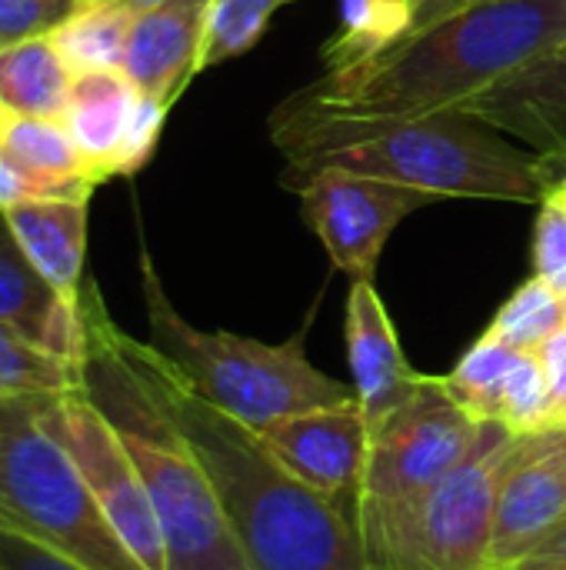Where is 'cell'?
<instances>
[{
	"instance_id": "6da1fadb",
	"label": "cell",
	"mask_w": 566,
	"mask_h": 570,
	"mask_svg": "<svg viewBox=\"0 0 566 570\" xmlns=\"http://www.w3.org/2000/svg\"><path fill=\"white\" fill-rule=\"evenodd\" d=\"M566 40V0H470L364 57L334 63L270 117L287 164L374 130L460 110Z\"/></svg>"
},
{
	"instance_id": "d6a6232c",
	"label": "cell",
	"mask_w": 566,
	"mask_h": 570,
	"mask_svg": "<svg viewBox=\"0 0 566 570\" xmlns=\"http://www.w3.org/2000/svg\"><path fill=\"white\" fill-rule=\"evenodd\" d=\"M527 561H566V521L527 558Z\"/></svg>"
},
{
	"instance_id": "f35d334b",
	"label": "cell",
	"mask_w": 566,
	"mask_h": 570,
	"mask_svg": "<svg viewBox=\"0 0 566 570\" xmlns=\"http://www.w3.org/2000/svg\"><path fill=\"white\" fill-rule=\"evenodd\" d=\"M557 444H560V454H564L566 461V431H560V428H557Z\"/></svg>"
},
{
	"instance_id": "4316f807",
	"label": "cell",
	"mask_w": 566,
	"mask_h": 570,
	"mask_svg": "<svg viewBox=\"0 0 566 570\" xmlns=\"http://www.w3.org/2000/svg\"><path fill=\"white\" fill-rule=\"evenodd\" d=\"M80 0H0V47L50 33Z\"/></svg>"
},
{
	"instance_id": "30bf717a",
	"label": "cell",
	"mask_w": 566,
	"mask_h": 570,
	"mask_svg": "<svg viewBox=\"0 0 566 570\" xmlns=\"http://www.w3.org/2000/svg\"><path fill=\"white\" fill-rule=\"evenodd\" d=\"M290 187L300 194L304 220L350 281H374L397 224L434 200L424 190L340 167H317Z\"/></svg>"
},
{
	"instance_id": "8fae6325",
	"label": "cell",
	"mask_w": 566,
	"mask_h": 570,
	"mask_svg": "<svg viewBox=\"0 0 566 570\" xmlns=\"http://www.w3.org/2000/svg\"><path fill=\"white\" fill-rule=\"evenodd\" d=\"M257 438L297 481L354 514L370 451V428L357 401L284 417Z\"/></svg>"
},
{
	"instance_id": "603a6c76",
	"label": "cell",
	"mask_w": 566,
	"mask_h": 570,
	"mask_svg": "<svg viewBox=\"0 0 566 570\" xmlns=\"http://www.w3.org/2000/svg\"><path fill=\"white\" fill-rule=\"evenodd\" d=\"M517 361H520V351L500 344L497 337L484 331V337L457 361V367L444 374V387L470 417L484 424H497L500 394Z\"/></svg>"
},
{
	"instance_id": "d6986e66",
	"label": "cell",
	"mask_w": 566,
	"mask_h": 570,
	"mask_svg": "<svg viewBox=\"0 0 566 570\" xmlns=\"http://www.w3.org/2000/svg\"><path fill=\"white\" fill-rule=\"evenodd\" d=\"M0 147L37 180L53 187L63 200H90L100 177L87 167L80 147L67 134L63 120L10 114Z\"/></svg>"
},
{
	"instance_id": "d590c367",
	"label": "cell",
	"mask_w": 566,
	"mask_h": 570,
	"mask_svg": "<svg viewBox=\"0 0 566 570\" xmlns=\"http://www.w3.org/2000/svg\"><path fill=\"white\" fill-rule=\"evenodd\" d=\"M123 3H130L133 10H147V7H157V3H163V0H123Z\"/></svg>"
},
{
	"instance_id": "ab89813d",
	"label": "cell",
	"mask_w": 566,
	"mask_h": 570,
	"mask_svg": "<svg viewBox=\"0 0 566 570\" xmlns=\"http://www.w3.org/2000/svg\"><path fill=\"white\" fill-rule=\"evenodd\" d=\"M13 404H0V424H3V417H7V411H10Z\"/></svg>"
},
{
	"instance_id": "ba28073f",
	"label": "cell",
	"mask_w": 566,
	"mask_h": 570,
	"mask_svg": "<svg viewBox=\"0 0 566 570\" xmlns=\"http://www.w3.org/2000/svg\"><path fill=\"white\" fill-rule=\"evenodd\" d=\"M487 428L447 394L444 377H427L407 404L370 431L354 524L370 528L414 511L480 448Z\"/></svg>"
},
{
	"instance_id": "5bb4252c",
	"label": "cell",
	"mask_w": 566,
	"mask_h": 570,
	"mask_svg": "<svg viewBox=\"0 0 566 570\" xmlns=\"http://www.w3.org/2000/svg\"><path fill=\"white\" fill-rule=\"evenodd\" d=\"M347 361L354 374V397L370 431L400 404H407L427 381V374H417L404 357V347L374 281H350Z\"/></svg>"
},
{
	"instance_id": "7c38bea8",
	"label": "cell",
	"mask_w": 566,
	"mask_h": 570,
	"mask_svg": "<svg viewBox=\"0 0 566 570\" xmlns=\"http://www.w3.org/2000/svg\"><path fill=\"white\" fill-rule=\"evenodd\" d=\"M566 521V461L557 428L520 434L517 454L504 474L494 518V570L524 564Z\"/></svg>"
},
{
	"instance_id": "8992f818",
	"label": "cell",
	"mask_w": 566,
	"mask_h": 570,
	"mask_svg": "<svg viewBox=\"0 0 566 570\" xmlns=\"http://www.w3.org/2000/svg\"><path fill=\"white\" fill-rule=\"evenodd\" d=\"M40 407L13 404L0 424V531L77 570H147L117 538L67 451L37 424Z\"/></svg>"
},
{
	"instance_id": "836d02e7",
	"label": "cell",
	"mask_w": 566,
	"mask_h": 570,
	"mask_svg": "<svg viewBox=\"0 0 566 570\" xmlns=\"http://www.w3.org/2000/svg\"><path fill=\"white\" fill-rule=\"evenodd\" d=\"M514 570H566V561H524Z\"/></svg>"
},
{
	"instance_id": "7402d4cb",
	"label": "cell",
	"mask_w": 566,
	"mask_h": 570,
	"mask_svg": "<svg viewBox=\"0 0 566 570\" xmlns=\"http://www.w3.org/2000/svg\"><path fill=\"white\" fill-rule=\"evenodd\" d=\"M83 387V364L0 321V404H47Z\"/></svg>"
},
{
	"instance_id": "52a82bcc",
	"label": "cell",
	"mask_w": 566,
	"mask_h": 570,
	"mask_svg": "<svg viewBox=\"0 0 566 570\" xmlns=\"http://www.w3.org/2000/svg\"><path fill=\"white\" fill-rule=\"evenodd\" d=\"M514 431L490 424L480 448L414 511L357 528L374 570H494V518L504 474L517 454Z\"/></svg>"
},
{
	"instance_id": "3957f363",
	"label": "cell",
	"mask_w": 566,
	"mask_h": 570,
	"mask_svg": "<svg viewBox=\"0 0 566 570\" xmlns=\"http://www.w3.org/2000/svg\"><path fill=\"white\" fill-rule=\"evenodd\" d=\"M83 394L110 421L157 508L170 570H254L217 491L167 407L133 361L130 334L113 324L100 287L83 281Z\"/></svg>"
},
{
	"instance_id": "277c9868",
	"label": "cell",
	"mask_w": 566,
	"mask_h": 570,
	"mask_svg": "<svg viewBox=\"0 0 566 570\" xmlns=\"http://www.w3.org/2000/svg\"><path fill=\"white\" fill-rule=\"evenodd\" d=\"M317 167L390 180L430 197H484L544 204L560 170L467 110H440L287 164V184Z\"/></svg>"
},
{
	"instance_id": "44dd1931",
	"label": "cell",
	"mask_w": 566,
	"mask_h": 570,
	"mask_svg": "<svg viewBox=\"0 0 566 570\" xmlns=\"http://www.w3.org/2000/svg\"><path fill=\"white\" fill-rule=\"evenodd\" d=\"M70 80L47 33L0 47V100L10 114L60 120Z\"/></svg>"
},
{
	"instance_id": "f1b7e54d",
	"label": "cell",
	"mask_w": 566,
	"mask_h": 570,
	"mask_svg": "<svg viewBox=\"0 0 566 570\" xmlns=\"http://www.w3.org/2000/svg\"><path fill=\"white\" fill-rule=\"evenodd\" d=\"M27 200H63L53 187L37 180L30 170H23L3 147H0V210Z\"/></svg>"
},
{
	"instance_id": "74e56055",
	"label": "cell",
	"mask_w": 566,
	"mask_h": 570,
	"mask_svg": "<svg viewBox=\"0 0 566 570\" xmlns=\"http://www.w3.org/2000/svg\"><path fill=\"white\" fill-rule=\"evenodd\" d=\"M554 194H557V197H560V200H564V204H566V174H564V177H560V184L554 187Z\"/></svg>"
},
{
	"instance_id": "e0dca14e",
	"label": "cell",
	"mask_w": 566,
	"mask_h": 570,
	"mask_svg": "<svg viewBox=\"0 0 566 570\" xmlns=\"http://www.w3.org/2000/svg\"><path fill=\"white\" fill-rule=\"evenodd\" d=\"M140 97L143 94L123 70H90L70 80L60 120L100 184L117 170Z\"/></svg>"
},
{
	"instance_id": "ffe728a7",
	"label": "cell",
	"mask_w": 566,
	"mask_h": 570,
	"mask_svg": "<svg viewBox=\"0 0 566 570\" xmlns=\"http://www.w3.org/2000/svg\"><path fill=\"white\" fill-rule=\"evenodd\" d=\"M133 17L137 10L123 0H80L47 37L73 77L90 70H123Z\"/></svg>"
},
{
	"instance_id": "1f68e13d",
	"label": "cell",
	"mask_w": 566,
	"mask_h": 570,
	"mask_svg": "<svg viewBox=\"0 0 566 570\" xmlns=\"http://www.w3.org/2000/svg\"><path fill=\"white\" fill-rule=\"evenodd\" d=\"M464 3H470V0H397L400 17H404L400 37L410 33V30H424V27L444 20L447 13H454V10L464 7Z\"/></svg>"
},
{
	"instance_id": "cb8c5ba5",
	"label": "cell",
	"mask_w": 566,
	"mask_h": 570,
	"mask_svg": "<svg viewBox=\"0 0 566 570\" xmlns=\"http://www.w3.org/2000/svg\"><path fill=\"white\" fill-rule=\"evenodd\" d=\"M566 324V297L557 294L550 284L540 277L524 281L497 311L494 324L487 327L490 337L500 344L520 351V354H537L547 337H554Z\"/></svg>"
},
{
	"instance_id": "2e32d148",
	"label": "cell",
	"mask_w": 566,
	"mask_h": 570,
	"mask_svg": "<svg viewBox=\"0 0 566 570\" xmlns=\"http://www.w3.org/2000/svg\"><path fill=\"white\" fill-rule=\"evenodd\" d=\"M0 321L43 344L47 351L83 364L80 297L60 294L20 250L0 214Z\"/></svg>"
},
{
	"instance_id": "7a4b0ae2",
	"label": "cell",
	"mask_w": 566,
	"mask_h": 570,
	"mask_svg": "<svg viewBox=\"0 0 566 570\" xmlns=\"http://www.w3.org/2000/svg\"><path fill=\"white\" fill-rule=\"evenodd\" d=\"M130 351L197 451L250 568L374 570L347 508L297 481L250 428L207 404L150 341L130 337Z\"/></svg>"
},
{
	"instance_id": "8d00e7d4",
	"label": "cell",
	"mask_w": 566,
	"mask_h": 570,
	"mask_svg": "<svg viewBox=\"0 0 566 570\" xmlns=\"http://www.w3.org/2000/svg\"><path fill=\"white\" fill-rule=\"evenodd\" d=\"M7 120H10V110L3 107V100H0V137H3V127H7Z\"/></svg>"
},
{
	"instance_id": "4dcf8cb0",
	"label": "cell",
	"mask_w": 566,
	"mask_h": 570,
	"mask_svg": "<svg viewBox=\"0 0 566 570\" xmlns=\"http://www.w3.org/2000/svg\"><path fill=\"white\" fill-rule=\"evenodd\" d=\"M537 361L547 374V384H550V394L557 401V407L566 401V324L540 344L537 351Z\"/></svg>"
},
{
	"instance_id": "9a60e30c",
	"label": "cell",
	"mask_w": 566,
	"mask_h": 570,
	"mask_svg": "<svg viewBox=\"0 0 566 570\" xmlns=\"http://www.w3.org/2000/svg\"><path fill=\"white\" fill-rule=\"evenodd\" d=\"M207 3L210 0H163L137 10L123 53V73L140 94L170 107L190 77H197Z\"/></svg>"
},
{
	"instance_id": "e575fe53",
	"label": "cell",
	"mask_w": 566,
	"mask_h": 570,
	"mask_svg": "<svg viewBox=\"0 0 566 570\" xmlns=\"http://www.w3.org/2000/svg\"><path fill=\"white\" fill-rule=\"evenodd\" d=\"M554 428H560V431H566V401L557 407V414H554Z\"/></svg>"
},
{
	"instance_id": "83f0119b",
	"label": "cell",
	"mask_w": 566,
	"mask_h": 570,
	"mask_svg": "<svg viewBox=\"0 0 566 570\" xmlns=\"http://www.w3.org/2000/svg\"><path fill=\"white\" fill-rule=\"evenodd\" d=\"M167 104H160L157 97H140V107H137V117L130 124V134L123 140V150L117 157V170L113 177H130L137 174L157 150V140H160V130H163V120H167Z\"/></svg>"
},
{
	"instance_id": "484cf974",
	"label": "cell",
	"mask_w": 566,
	"mask_h": 570,
	"mask_svg": "<svg viewBox=\"0 0 566 570\" xmlns=\"http://www.w3.org/2000/svg\"><path fill=\"white\" fill-rule=\"evenodd\" d=\"M534 277L566 297V204L550 190L534 230Z\"/></svg>"
},
{
	"instance_id": "ac0fdd59",
	"label": "cell",
	"mask_w": 566,
	"mask_h": 570,
	"mask_svg": "<svg viewBox=\"0 0 566 570\" xmlns=\"http://www.w3.org/2000/svg\"><path fill=\"white\" fill-rule=\"evenodd\" d=\"M30 264L67 297H80L87 257V200H27L0 210Z\"/></svg>"
},
{
	"instance_id": "5b68a950",
	"label": "cell",
	"mask_w": 566,
	"mask_h": 570,
	"mask_svg": "<svg viewBox=\"0 0 566 570\" xmlns=\"http://www.w3.org/2000/svg\"><path fill=\"white\" fill-rule=\"evenodd\" d=\"M140 291L150 344L207 404L254 434L314 407L357 401L354 384L327 377L307 361V324L284 344H264L230 331H200L170 304L147 247H140Z\"/></svg>"
},
{
	"instance_id": "d4e9b609",
	"label": "cell",
	"mask_w": 566,
	"mask_h": 570,
	"mask_svg": "<svg viewBox=\"0 0 566 570\" xmlns=\"http://www.w3.org/2000/svg\"><path fill=\"white\" fill-rule=\"evenodd\" d=\"M290 0H210L203 20V40L197 57V73L247 53L267 30L270 17Z\"/></svg>"
},
{
	"instance_id": "f546056e",
	"label": "cell",
	"mask_w": 566,
	"mask_h": 570,
	"mask_svg": "<svg viewBox=\"0 0 566 570\" xmlns=\"http://www.w3.org/2000/svg\"><path fill=\"white\" fill-rule=\"evenodd\" d=\"M0 568L3 570H77L73 564H67L63 558L50 554L47 548L20 538V534H10V531H0Z\"/></svg>"
},
{
	"instance_id": "9c48e42d",
	"label": "cell",
	"mask_w": 566,
	"mask_h": 570,
	"mask_svg": "<svg viewBox=\"0 0 566 570\" xmlns=\"http://www.w3.org/2000/svg\"><path fill=\"white\" fill-rule=\"evenodd\" d=\"M37 424L67 451L87 491L107 514L117 538L130 548V554L147 570H170L163 528L143 478L83 387L43 404L37 411Z\"/></svg>"
},
{
	"instance_id": "4fadbf2b",
	"label": "cell",
	"mask_w": 566,
	"mask_h": 570,
	"mask_svg": "<svg viewBox=\"0 0 566 570\" xmlns=\"http://www.w3.org/2000/svg\"><path fill=\"white\" fill-rule=\"evenodd\" d=\"M460 110L527 144L566 174V40L477 94Z\"/></svg>"
},
{
	"instance_id": "60d3db41",
	"label": "cell",
	"mask_w": 566,
	"mask_h": 570,
	"mask_svg": "<svg viewBox=\"0 0 566 570\" xmlns=\"http://www.w3.org/2000/svg\"><path fill=\"white\" fill-rule=\"evenodd\" d=\"M0 570H3V568H0Z\"/></svg>"
}]
</instances>
